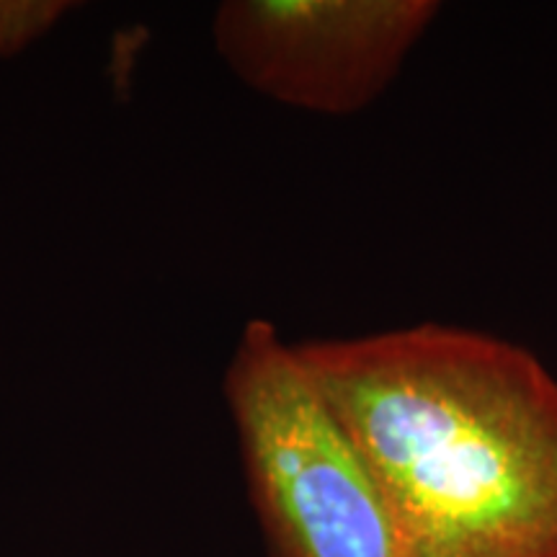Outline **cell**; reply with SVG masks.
I'll return each instance as SVG.
<instances>
[{"label": "cell", "mask_w": 557, "mask_h": 557, "mask_svg": "<svg viewBox=\"0 0 557 557\" xmlns=\"http://www.w3.org/2000/svg\"><path fill=\"white\" fill-rule=\"evenodd\" d=\"M295 348L413 557H557V377L529 348L442 323Z\"/></svg>", "instance_id": "1"}, {"label": "cell", "mask_w": 557, "mask_h": 557, "mask_svg": "<svg viewBox=\"0 0 557 557\" xmlns=\"http://www.w3.org/2000/svg\"><path fill=\"white\" fill-rule=\"evenodd\" d=\"M222 387L271 557H413L364 457L274 323H246Z\"/></svg>", "instance_id": "2"}, {"label": "cell", "mask_w": 557, "mask_h": 557, "mask_svg": "<svg viewBox=\"0 0 557 557\" xmlns=\"http://www.w3.org/2000/svg\"><path fill=\"white\" fill-rule=\"evenodd\" d=\"M436 13L434 0H227L212 37L248 88L344 116L385 94Z\"/></svg>", "instance_id": "3"}, {"label": "cell", "mask_w": 557, "mask_h": 557, "mask_svg": "<svg viewBox=\"0 0 557 557\" xmlns=\"http://www.w3.org/2000/svg\"><path fill=\"white\" fill-rule=\"evenodd\" d=\"M73 9L70 0H0V58L29 50Z\"/></svg>", "instance_id": "4"}]
</instances>
